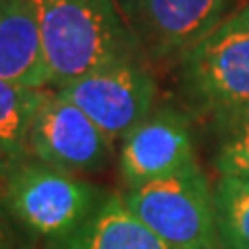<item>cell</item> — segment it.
Masks as SVG:
<instances>
[{"mask_svg":"<svg viewBox=\"0 0 249 249\" xmlns=\"http://www.w3.org/2000/svg\"><path fill=\"white\" fill-rule=\"evenodd\" d=\"M50 73L58 89L102 67L145 60L114 0H31Z\"/></svg>","mask_w":249,"mask_h":249,"instance_id":"6da1fadb","label":"cell"},{"mask_svg":"<svg viewBox=\"0 0 249 249\" xmlns=\"http://www.w3.org/2000/svg\"><path fill=\"white\" fill-rule=\"evenodd\" d=\"M173 83L193 119L249 106V4L235 9L173 65Z\"/></svg>","mask_w":249,"mask_h":249,"instance_id":"7a4b0ae2","label":"cell"},{"mask_svg":"<svg viewBox=\"0 0 249 249\" xmlns=\"http://www.w3.org/2000/svg\"><path fill=\"white\" fill-rule=\"evenodd\" d=\"M0 191L40 245L73 235L110 196L106 187L42 164L31 156L0 178Z\"/></svg>","mask_w":249,"mask_h":249,"instance_id":"3957f363","label":"cell"},{"mask_svg":"<svg viewBox=\"0 0 249 249\" xmlns=\"http://www.w3.org/2000/svg\"><path fill=\"white\" fill-rule=\"evenodd\" d=\"M124 206L173 249H222L214 183L199 162L145 185L121 189Z\"/></svg>","mask_w":249,"mask_h":249,"instance_id":"277c9868","label":"cell"},{"mask_svg":"<svg viewBox=\"0 0 249 249\" xmlns=\"http://www.w3.org/2000/svg\"><path fill=\"white\" fill-rule=\"evenodd\" d=\"M54 91L83 110L112 142H123L158 106V81L145 60L102 67Z\"/></svg>","mask_w":249,"mask_h":249,"instance_id":"5b68a950","label":"cell"},{"mask_svg":"<svg viewBox=\"0 0 249 249\" xmlns=\"http://www.w3.org/2000/svg\"><path fill=\"white\" fill-rule=\"evenodd\" d=\"M152 67L170 65L232 13L235 0H114Z\"/></svg>","mask_w":249,"mask_h":249,"instance_id":"8992f818","label":"cell"},{"mask_svg":"<svg viewBox=\"0 0 249 249\" xmlns=\"http://www.w3.org/2000/svg\"><path fill=\"white\" fill-rule=\"evenodd\" d=\"M29 156L88 178L112 164L114 142L58 91L46 89L29 129Z\"/></svg>","mask_w":249,"mask_h":249,"instance_id":"52a82bcc","label":"cell"},{"mask_svg":"<svg viewBox=\"0 0 249 249\" xmlns=\"http://www.w3.org/2000/svg\"><path fill=\"white\" fill-rule=\"evenodd\" d=\"M197 147L193 116L181 104H158L121 142L116 152V168L123 189L150 181L196 164Z\"/></svg>","mask_w":249,"mask_h":249,"instance_id":"ba28073f","label":"cell"},{"mask_svg":"<svg viewBox=\"0 0 249 249\" xmlns=\"http://www.w3.org/2000/svg\"><path fill=\"white\" fill-rule=\"evenodd\" d=\"M0 79L31 89L50 88L31 0H0Z\"/></svg>","mask_w":249,"mask_h":249,"instance_id":"9c48e42d","label":"cell"},{"mask_svg":"<svg viewBox=\"0 0 249 249\" xmlns=\"http://www.w3.org/2000/svg\"><path fill=\"white\" fill-rule=\"evenodd\" d=\"M42 249H173L158 235L131 214L124 206L121 191L110 196L93 216L73 235L54 243H46Z\"/></svg>","mask_w":249,"mask_h":249,"instance_id":"30bf717a","label":"cell"},{"mask_svg":"<svg viewBox=\"0 0 249 249\" xmlns=\"http://www.w3.org/2000/svg\"><path fill=\"white\" fill-rule=\"evenodd\" d=\"M44 93L0 79V178L29 158V129Z\"/></svg>","mask_w":249,"mask_h":249,"instance_id":"8fae6325","label":"cell"},{"mask_svg":"<svg viewBox=\"0 0 249 249\" xmlns=\"http://www.w3.org/2000/svg\"><path fill=\"white\" fill-rule=\"evenodd\" d=\"M212 166L218 177L249 181V106L210 119Z\"/></svg>","mask_w":249,"mask_h":249,"instance_id":"7c38bea8","label":"cell"},{"mask_svg":"<svg viewBox=\"0 0 249 249\" xmlns=\"http://www.w3.org/2000/svg\"><path fill=\"white\" fill-rule=\"evenodd\" d=\"M218 237L222 249H249V181L218 177L214 183Z\"/></svg>","mask_w":249,"mask_h":249,"instance_id":"4fadbf2b","label":"cell"},{"mask_svg":"<svg viewBox=\"0 0 249 249\" xmlns=\"http://www.w3.org/2000/svg\"><path fill=\"white\" fill-rule=\"evenodd\" d=\"M0 249H42L31 232L17 220L0 191Z\"/></svg>","mask_w":249,"mask_h":249,"instance_id":"5bb4252c","label":"cell"}]
</instances>
